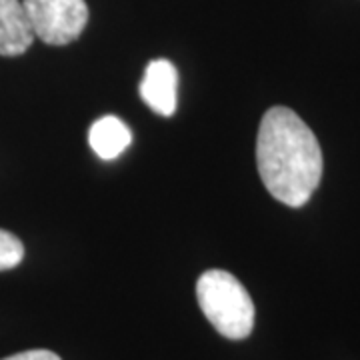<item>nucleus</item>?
Here are the masks:
<instances>
[{
  "instance_id": "nucleus-4",
  "label": "nucleus",
  "mask_w": 360,
  "mask_h": 360,
  "mask_svg": "<svg viewBox=\"0 0 360 360\" xmlns=\"http://www.w3.org/2000/svg\"><path fill=\"white\" fill-rule=\"evenodd\" d=\"M179 72L167 58H156L148 63L141 82V96L148 108L160 116L176 112Z\"/></svg>"
},
{
  "instance_id": "nucleus-1",
  "label": "nucleus",
  "mask_w": 360,
  "mask_h": 360,
  "mask_svg": "<svg viewBox=\"0 0 360 360\" xmlns=\"http://www.w3.org/2000/svg\"><path fill=\"white\" fill-rule=\"evenodd\" d=\"M258 174L278 202L300 208L322 179V150L307 122L286 106H272L260 120Z\"/></svg>"
},
{
  "instance_id": "nucleus-6",
  "label": "nucleus",
  "mask_w": 360,
  "mask_h": 360,
  "mask_svg": "<svg viewBox=\"0 0 360 360\" xmlns=\"http://www.w3.org/2000/svg\"><path fill=\"white\" fill-rule=\"evenodd\" d=\"M132 142L130 129L116 116L98 118L89 130L90 148L103 160H112L122 155Z\"/></svg>"
},
{
  "instance_id": "nucleus-2",
  "label": "nucleus",
  "mask_w": 360,
  "mask_h": 360,
  "mask_svg": "<svg viewBox=\"0 0 360 360\" xmlns=\"http://www.w3.org/2000/svg\"><path fill=\"white\" fill-rule=\"evenodd\" d=\"M196 298L208 322L231 340H243L255 328V304L236 276L206 270L196 283Z\"/></svg>"
},
{
  "instance_id": "nucleus-5",
  "label": "nucleus",
  "mask_w": 360,
  "mask_h": 360,
  "mask_svg": "<svg viewBox=\"0 0 360 360\" xmlns=\"http://www.w3.org/2000/svg\"><path fill=\"white\" fill-rule=\"evenodd\" d=\"M34 42L20 0H0V56H20Z\"/></svg>"
},
{
  "instance_id": "nucleus-8",
  "label": "nucleus",
  "mask_w": 360,
  "mask_h": 360,
  "mask_svg": "<svg viewBox=\"0 0 360 360\" xmlns=\"http://www.w3.org/2000/svg\"><path fill=\"white\" fill-rule=\"evenodd\" d=\"M2 360H60L58 354H54L52 350H42V348H37V350H25V352H18V354H13V356H6Z\"/></svg>"
},
{
  "instance_id": "nucleus-7",
  "label": "nucleus",
  "mask_w": 360,
  "mask_h": 360,
  "mask_svg": "<svg viewBox=\"0 0 360 360\" xmlns=\"http://www.w3.org/2000/svg\"><path fill=\"white\" fill-rule=\"evenodd\" d=\"M25 258V246L13 232L0 229V270L18 266Z\"/></svg>"
},
{
  "instance_id": "nucleus-3",
  "label": "nucleus",
  "mask_w": 360,
  "mask_h": 360,
  "mask_svg": "<svg viewBox=\"0 0 360 360\" xmlns=\"http://www.w3.org/2000/svg\"><path fill=\"white\" fill-rule=\"evenodd\" d=\"M22 8L32 37L52 46L75 42L89 22L84 0H22Z\"/></svg>"
}]
</instances>
